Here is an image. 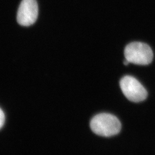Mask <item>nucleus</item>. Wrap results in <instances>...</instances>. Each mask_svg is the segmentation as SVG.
<instances>
[{
	"label": "nucleus",
	"instance_id": "nucleus-2",
	"mask_svg": "<svg viewBox=\"0 0 155 155\" xmlns=\"http://www.w3.org/2000/svg\"><path fill=\"white\" fill-rule=\"evenodd\" d=\"M125 59L138 65H148L153 58L152 50L148 45L141 42H133L127 45L124 50Z\"/></svg>",
	"mask_w": 155,
	"mask_h": 155
},
{
	"label": "nucleus",
	"instance_id": "nucleus-5",
	"mask_svg": "<svg viewBox=\"0 0 155 155\" xmlns=\"http://www.w3.org/2000/svg\"><path fill=\"white\" fill-rule=\"evenodd\" d=\"M5 120V117L4 111L0 108V129L3 127Z\"/></svg>",
	"mask_w": 155,
	"mask_h": 155
},
{
	"label": "nucleus",
	"instance_id": "nucleus-3",
	"mask_svg": "<svg viewBox=\"0 0 155 155\" xmlns=\"http://www.w3.org/2000/svg\"><path fill=\"white\" fill-rule=\"evenodd\" d=\"M120 84L124 95L132 102H142L147 97L146 89L135 78L125 76L121 79Z\"/></svg>",
	"mask_w": 155,
	"mask_h": 155
},
{
	"label": "nucleus",
	"instance_id": "nucleus-1",
	"mask_svg": "<svg viewBox=\"0 0 155 155\" xmlns=\"http://www.w3.org/2000/svg\"><path fill=\"white\" fill-rule=\"evenodd\" d=\"M90 127L95 134L110 137L116 135L121 129V124L117 117L109 113H101L91 120Z\"/></svg>",
	"mask_w": 155,
	"mask_h": 155
},
{
	"label": "nucleus",
	"instance_id": "nucleus-4",
	"mask_svg": "<svg viewBox=\"0 0 155 155\" xmlns=\"http://www.w3.org/2000/svg\"><path fill=\"white\" fill-rule=\"evenodd\" d=\"M38 12L36 0H22L17 13V22L24 27L32 25L38 18Z\"/></svg>",
	"mask_w": 155,
	"mask_h": 155
}]
</instances>
